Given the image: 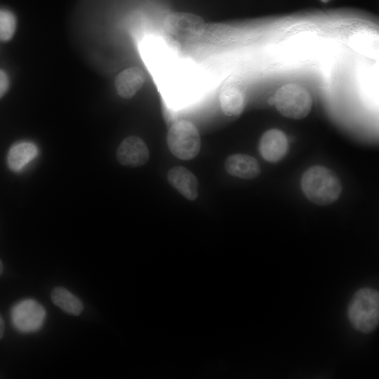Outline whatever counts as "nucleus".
<instances>
[{
    "label": "nucleus",
    "mask_w": 379,
    "mask_h": 379,
    "mask_svg": "<svg viewBox=\"0 0 379 379\" xmlns=\"http://www.w3.org/2000/svg\"><path fill=\"white\" fill-rule=\"evenodd\" d=\"M5 330V324L4 321L0 314V339L2 338Z\"/></svg>",
    "instance_id": "f3484780"
},
{
    "label": "nucleus",
    "mask_w": 379,
    "mask_h": 379,
    "mask_svg": "<svg viewBox=\"0 0 379 379\" xmlns=\"http://www.w3.org/2000/svg\"><path fill=\"white\" fill-rule=\"evenodd\" d=\"M288 142L286 134L277 128L265 131L259 142V152L267 161L277 163L281 161L288 152Z\"/></svg>",
    "instance_id": "6e6552de"
},
{
    "label": "nucleus",
    "mask_w": 379,
    "mask_h": 379,
    "mask_svg": "<svg viewBox=\"0 0 379 379\" xmlns=\"http://www.w3.org/2000/svg\"><path fill=\"white\" fill-rule=\"evenodd\" d=\"M301 187L310 201L321 206L333 204L342 192V184L338 175L322 166L308 168L302 175Z\"/></svg>",
    "instance_id": "f257e3e1"
},
{
    "label": "nucleus",
    "mask_w": 379,
    "mask_h": 379,
    "mask_svg": "<svg viewBox=\"0 0 379 379\" xmlns=\"http://www.w3.org/2000/svg\"><path fill=\"white\" fill-rule=\"evenodd\" d=\"M169 183L187 199L193 201L198 196V180L188 169L182 166L173 167L168 171Z\"/></svg>",
    "instance_id": "9b49d317"
},
{
    "label": "nucleus",
    "mask_w": 379,
    "mask_h": 379,
    "mask_svg": "<svg viewBox=\"0 0 379 379\" xmlns=\"http://www.w3.org/2000/svg\"><path fill=\"white\" fill-rule=\"evenodd\" d=\"M225 168L230 175L243 179L255 178L261 171L258 161L244 154L229 156L225 161Z\"/></svg>",
    "instance_id": "1a4fd4ad"
},
{
    "label": "nucleus",
    "mask_w": 379,
    "mask_h": 379,
    "mask_svg": "<svg viewBox=\"0 0 379 379\" xmlns=\"http://www.w3.org/2000/svg\"><path fill=\"white\" fill-rule=\"evenodd\" d=\"M272 100L281 114L293 119L306 117L312 107V98L310 92L302 86L295 83L281 86Z\"/></svg>",
    "instance_id": "7ed1b4c3"
},
{
    "label": "nucleus",
    "mask_w": 379,
    "mask_h": 379,
    "mask_svg": "<svg viewBox=\"0 0 379 379\" xmlns=\"http://www.w3.org/2000/svg\"><path fill=\"white\" fill-rule=\"evenodd\" d=\"M145 81L142 69L138 67H131L116 77L114 85L119 96L131 98L142 87Z\"/></svg>",
    "instance_id": "f8f14e48"
},
{
    "label": "nucleus",
    "mask_w": 379,
    "mask_h": 379,
    "mask_svg": "<svg viewBox=\"0 0 379 379\" xmlns=\"http://www.w3.org/2000/svg\"><path fill=\"white\" fill-rule=\"evenodd\" d=\"M347 317L357 331L368 333L374 331L379 322V293L371 288L359 289L350 301Z\"/></svg>",
    "instance_id": "f03ea898"
},
{
    "label": "nucleus",
    "mask_w": 379,
    "mask_h": 379,
    "mask_svg": "<svg viewBox=\"0 0 379 379\" xmlns=\"http://www.w3.org/2000/svg\"><path fill=\"white\" fill-rule=\"evenodd\" d=\"M45 315L46 312L42 305L31 299L19 302L11 310L14 326L23 333L38 330L43 324Z\"/></svg>",
    "instance_id": "423d86ee"
},
{
    "label": "nucleus",
    "mask_w": 379,
    "mask_h": 379,
    "mask_svg": "<svg viewBox=\"0 0 379 379\" xmlns=\"http://www.w3.org/2000/svg\"><path fill=\"white\" fill-rule=\"evenodd\" d=\"M16 28V18L10 11L0 9V41H7L12 39Z\"/></svg>",
    "instance_id": "2eb2a0df"
},
{
    "label": "nucleus",
    "mask_w": 379,
    "mask_h": 379,
    "mask_svg": "<svg viewBox=\"0 0 379 379\" xmlns=\"http://www.w3.org/2000/svg\"><path fill=\"white\" fill-rule=\"evenodd\" d=\"M167 144L171 152L177 158L192 159L198 154L201 148L199 131L189 121H176L168 129Z\"/></svg>",
    "instance_id": "20e7f679"
},
{
    "label": "nucleus",
    "mask_w": 379,
    "mask_h": 379,
    "mask_svg": "<svg viewBox=\"0 0 379 379\" xmlns=\"http://www.w3.org/2000/svg\"><path fill=\"white\" fill-rule=\"evenodd\" d=\"M3 272H4V265L1 260H0V277L2 274Z\"/></svg>",
    "instance_id": "a211bd4d"
},
{
    "label": "nucleus",
    "mask_w": 379,
    "mask_h": 379,
    "mask_svg": "<svg viewBox=\"0 0 379 379\" xmlns=\"http://www.w3.org/2000/svg\"><path fill=\"white\" fill-rule=\"evenodd\" d=\"M51 297L54 305L69 315L78 316L84 310L82 302L64 287L54 288Z\"/></svg>",
    "instance_id": "4468645a"
},
{
    "label": "nucleus",
    "mask_w": 379,
    "mask_h": 379,
    "mask_svg": "<svg viewBox=\"0 0 379 379\" xmlns=\"http://www.w3.org/2000/svg\"><path fill=\"white\" fill-rule=\"evenodd\" d=\"M220 105L223 113L229 117L240 115L246 102V93L239 86L230 84L223 86L219 93Z\"/></svg>",
    "instance_id": "9d476101"
},
{
    "label": "nucleus",
    "mask_w": 379,
    "mask_h": 379,
    "mask_svg": "<svg viewBox=\"0 0 379 379\" xmlns=\"http://www.w3.org/2000/svg\"><path fill=\"white\" fill-rule=\"evenodd\" d=\"M164 31L180 41H193L204 33L206 24L202 18L188 13H171L163 22Z\"/></svg>",
    "instance_id": "39448f33"
},
{
    "label": "nucleus",
    "mask_w": 379,
    "mask_h": 379,
    "mask_svg": "<svg viewBox=\"0 0 379 379\" xmlns=\"http://www.w3.org/2000/svg\"><path fill=\"white\" fill-rule=\"evenodd\" d=\"M9 87V79L7 74L0 69V98L7 92Z\"/></svg>",
    "instance_id": "dca6fc26"
},
{
    "label": "nucleus",
    "mask_w": 379,
    "mask_h": 379,
    "mask_svg": "<svg viewBox=\"0 0 379 379\" xmlns=\"http://www.w3.org/2000/svg\"><path fill=\"white\" fill-rule=\"evenodd\" d=\"M37 154L38 148L33 142H20L14 144L8 152V166L11 171L19 172L34 159Z\"/></svg>",
    "instance_id": "ddd939ff"
},
{
    "label": "nucleus",
    "mask_w": 379,
    "mask_h": 379,
    "mask_svg": "<svg viewBox=\"0 0 379 379\" xmlns=\"http://www.w3.org/2000/svg\"><path fill=\"white\" fill-rule=\"evenodd\" d=\"M321 2H324V3H327L329 1L331 0H320Z\"/></svg>",
    "instance_id": "6ab92c4d"
},
{
    "label": "nucleus",
    "mask_w": 379,
    "mask_h": 379,
    "mask_svg": "<svg viewBox=\"0 0 379 379\" xmlns=\"http://www.w3.org/2000/svg\"><path fill=\"white\" fill-rule=\"evenodd\" d=\"M149 157V151L146 143L135 135L126 138L117 150V159L124 166H141L147 163Z\"/></svg>",
    "instance_id": "0eeeda50"
}]
</instances>
